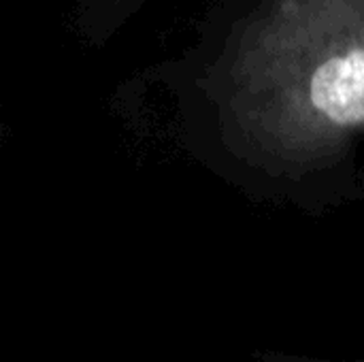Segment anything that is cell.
Segmentation results:
<instances>
[{"label": "cell", "instance_id": "7a4b0ae2", "mask_svg": "<svg viewBox=\"0 0 364 362\" xmlns=\"http://www.w3.org/2000/svg\"><path fill=\"white\" fill-rule=\"evenodd\" d=\"M143 0H79V23L87 38L105 41Z\"/></svg>", "mask_w": 364, "mask_h": 362}, {"label": "cell", "instance_id": "6da1fadb", "mask_svg": "<svg viewBox=\"0 0 364 362\" xmlns=\"http://www.w3.org/2000/svg\"><path fill=\"white\" fill-rule=\"evenodd\" d=\"M241 130L284 158L331 156L364 130V0H277L230 70Z\"/></svg>", "mask_w": 364, "mask_h": 362}]
</instances>
